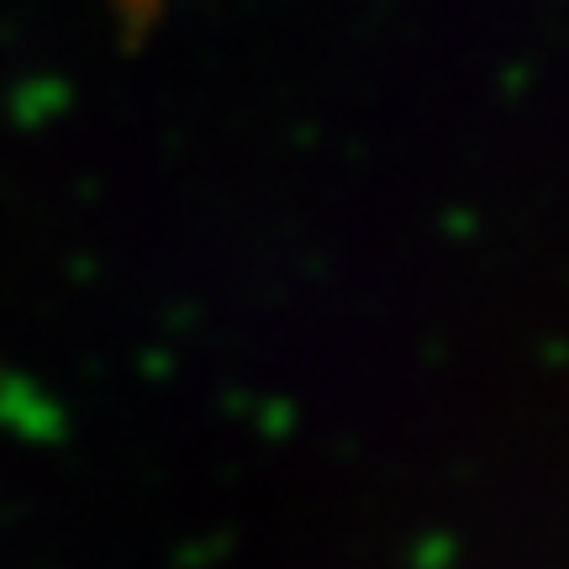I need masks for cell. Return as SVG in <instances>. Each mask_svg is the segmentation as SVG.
Returning a JSON list of instances; mask_svg holds the SVG:
<instances>
[{
  "label": "cell",
  "instance_id": "obj_1",
  "mask_svg": "<svg viewBox=\"0 0 569 569\" xmlns=\"http://www.w3.org/2000/svg\"><path fill=\"white\" fill-rule=\"evenodd\" d=\"M117 6H122V21L132 32H148V21L163 11V0H117Z\"/></svg>",
  "mask_w": 569,
  "mask_h": 569
}]
</instances>
